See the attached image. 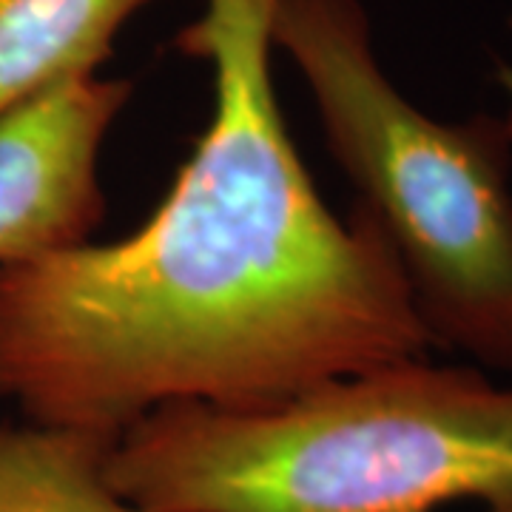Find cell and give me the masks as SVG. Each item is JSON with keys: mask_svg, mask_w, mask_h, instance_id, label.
I'll return each instance as SVG.
<instances>
[{"mask_svg": "<svg viewBox=\"0 0 512 512\" xmlns=\"http://www.w3.org/2000/svg\"><path fill=\"white\" fill-rule=\"evenodd\" d=\"M274 12L202 0L177 32L214 109L140 231L0 262V399L26 421L120 436L163 404L262 407L436 345L376 222L339 220L296 154Z\"/></svg>", "mask_w": 512, "mask_h": 512, "instance_id": "obj_1", "label": "cell"}, {"mask_svg": "<svg viewBox=\"0 0 512 512\" xmlns=\"http://www.w3.org/2000/svg\"><path fill=\"white\" fill-rule=\"evenodd\" d=\"M106 473L151 512H512V390L413 359L262 407L171 402Z\"/></svg>", "mask_w": 512, "mask_h": 512, "instance_id": "obj_2", "label": "cell"}, {"mask_svg": "<svg viewBox=\"0 0 512 512\" xmlns=\"http://www.w3.org/2000/svg\"><path fill=\"white\" fill-rule=\"evenodd\" d=\"M330 154L387 239L433 342L512 370V120L441 123L384 74L359 0H276Z\"/></svg>", "mask_w": 512, "mask_h": 512, "instance_id": "obj_3", "label": "cell"}, {"mask_svg": "<svg viewBox=\"0 0 512 512\" xmlns=\"http://www.w3.org/2000/svg\"><path fill=\"white\" fill-rule=\"evenodd\" d=\"M128 80L74 77L0 117V262L89 242L106 217L100 148Z\"/></svg>", "mask_w": 512, "mask_h": 512, "instance_id": "obj_4", "label": "cell"}, {"mask_svg": "<svg viewBox=\"0 0 512 512\" xmlns=\"http://www.w3.org/2000/svg\"><path fill=\"white\" fill-rule=\"evenodd\" d=\"M151 0H0V117L89 77Z\"/></svg>", "mask_w": 512, "mask_h": 512, "instance_id": "obj_5", "label": "cell"}, {"mask_svg": "<svg viewBox=\"0 0 512 512\" xmlns=\"http://www.w3.org/2000/svg\"><path fill=\"white\" fill-rule=\"evenodd\" d=\"M117 436L0 421V512H151L114 490Z\"/></svg>", "mask_w": 512, "mask_h": 512, "instance_id": "obj_6", "label": "cell"}, {"mask_svg": "<svg viewBox=\"0 0 512 512\" xmlns=\"http://www.w3.org/2000/svg\"><path fill=\"white\" fill-rule=\"evenodd\" d=\"M498 83L504 86V92L510 94V111H507V117L512 120V66H507V63L498 66Z\"/></svg>", "mask_w": 512, "mask_h": 512, "instance_id": "obj_7", "label": "cell"}, {"mask_svg": "<svg viewBox=\"0 0 512 512\" xmlns=\"http://www.w3.org/2000/svg\"><path fill=\"white\" fill-rule=\"evenodd\" d=\"M510 26H512V18H510Z\"/></svg>", "mask_w": 512, "mask_h": 512, "instance_id": "obj_8", "label": "cell"}]
</instances>
